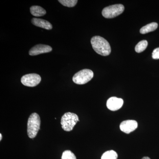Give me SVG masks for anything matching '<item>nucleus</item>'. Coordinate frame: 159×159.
Returning a JSON list of instances; mask_svg holds the SVG:
<instances>
[{"mask_svg": "<svg viewBox=\"0 0 159 159\" xmlns=\"http://www.w3.org/2000/svg\"><path fill=\"white\" fill-rule=\"evenodd\" d=\"M91 44L94 51L102 56H107L111 52V46L107 41L101 36H95L92 38Z\"/></svg>", "mask_w": 159, "mask_h": 159, "instance_id": "1", "label": "nucleus"}, {"mask_svg": "<svg viewBox=\"0 0 159 159\" xmlns=\"http://www.w3.org/2000/svg\"><path fill=\"white\" fill-rule=\"evenodd\" d=\"M40 119L38 114L34 113L30 116L28 121L27 132L29 138L33 139L37 135L40 127Z\"/></svg>", "mask_w": 159, "mask_h": 159, "instance_id": "2", "label": "nucleus"}, {"mask_svg": "<svg viewBox=\"0 0 159 159\" xmlns=\"http://www.w3.org/2000/svg\"><path fill=\"white\" fill-rule=\"evenodd\" d=\"M79 121V118L76 114L67 112L61 117V124L64 130L70 131Z\"/></svg>", "mask_w": 159, "mask_h": 159, "instance_id": "3", "label": "nucleus"}, {"mask_svg": "<svg viewBox=\"0 0 159 159\" xmlns=\"http://www.w3.org/2000/svg\"><path fill=\"white\" fill-rule=\"evenodd\" d=\"M93 76V71L89 69H84L76 73L73 77V80L77 84H85L90 81Z\"/></svg>", "mask_w": 159, "mask_h": 159, "instance_id": "4", "label": "nucleus"}, {"mask_svg": "<svg viewBox=\"0 0 159 159\" xmlns=\"http://www.w3.org/2000/svg\"><path fill=\"white\" fill-rule=\"evenodd\" d=\"M124 6L122 4H116L104 8L102 15L106 18H113L122 14L124 10Z\"/></svg>", "mask_w": 159, "mask_h": 159, "instance_id": "5", "label": "nucleus"}, {"mask_svg": "<svg viewBox=\"0 0 159 159\" xmlns=\"http://www.w3.org/2000/svg\"><path fill=\"white\" fill-rule=\"evenodd\" d=\"M41 80L40 76L36 74H26L22 77L21 82L26 86L33 87L39 84Z\"/></svg>", "mask_w": 159, "mask_h": 159, "instance_id": "6", "label": "nucleus"}, {"mask_svg": "<svg viewBox=\"0 0 159 159\" xmlns=\"http://www.w3.org/2000/svg\"><path fill=\"white\" fill-rule=\"evenodd\" d=\"M138 122L135 120H125L121 122L120 129L123 132L129 134L138 128Z\"/></svg>", "mask_w": 159, "mask_h": 159, "instance_id": "7", "label": "nucleus"}, {"mask_svg": "<svg viewBox=\"0 0 159 159\" xmlns=\"http://www.w3.org/2000/svg\"><path fill=\"white\" fill-rule=\"evenodd\" d=\"M123 104V99L116 97H111L107 102V107L108 109L112 111H116L120 109Z\"/></svg>", "mask_w": 159, "mask_h": 159, "instance_id": "8", "label": "nucleus"}, {"mask_svg": "<svg viewBox=\"0 0 159 159\" xmlns=\"http://www.w3.org/2000/svg\"><path fill=\"white\" fill-rule=\"evenodd\" d=\"M52 48L50 46L43 44L36 45L29 51V54L31 56L49 53L52 51Z\"/></svg>", "mask_w": 159, "mask_h": 159, "instance_id": "9", "label": "nucleus"}, {"mask_svg": "<svg viewBox=\"0 0 159 159\" xmlns=\"http://www.w3.org/2000/svg\"><path fill=\"white\" fill-rule=\"evenodd\" d=\"M31 22L34 25L47 30H51L52 29L51 23L45 20L34 18L31 20Z\"/></svg>", "mask_w": 159, "mask_h": 159, "instance_id": "10", "label": "nucleus"}, {"mask_svg": "<svg viewBox=\"0 0 159 159\" xmlns=\"http://www.w3.org/2000/svg\"><path fill=\"white\" fill-rule=\"evenodd\" d=\"M30 11L32 15L36 17L42 16L46 14V11L42 7L37 6H31Z\"/></svg>", "mask_w": 159, "mask_h": 159, "instance_id": "11", "label": "nucleus"}, {"mask_svg": "<svg viewBox=\"0 0 159 159\" xmlns=\"http://www.w3.org/2000/svg\"><path fill=\"white\" fill-rule=\"evenodd\" d=\"M158 27V24L157 23L152 22L142 27L140 29V32L141 34H145L156 30Z\"/></svg>", "mask_w": 159, "mask_h": 159, "instance_id": "12", "label": "nucleus"}, {"mask_svg": "<svg viewBox=\"0 0 159 159\" xmlns=\"http://www.w3.org/2000/svg\"><path fill=\"white\" fill-rule=\"evenodd\" d=\"M148 44V42L145 40L141 41L140 42L138 43L137 45L136 46L135 48L136 52L139 53L143 52L147 48Z\"/></svg>", "mask_w": 159, "mask_h": 159, "instance_id": "13", "label": "nucleus"}, {"mask_svg": "<svg viewBox=\"0 0 159 159\" xmlns=\"http://www.w3.org/2000/svg\"><path fill=\"white\" fill-rule=\"evenodd\" d=\"M118 154L114 150H109L106 152L102 154L101 159H117Z\"/></svg>", "mask_w": 159, "mask_h": 159, "instance_id": "14", "label": "nucleus"}, {"mask_svg": "<svg viewBox=\"0 0 159 159\" xmlns=\"http://www.w3.org/2000/svg\"><path fill=\"white\" fill-rule=\"evenodd\" d=\"M58 2L63 6L73 7L76 6L78 1L77 0H59Z\"/></svg>", "mask_w": 159, "mask_h": 159, "instance_id": "15", "label": "nucleus"}, {"mask_svg": "<svg viewBox=\"0 0 159 159\" xmlns=\"http://www.w3.org/2000/svg\"><path fill=\"white\" fill-rule=\"evenodd\" d=\"M61 159H77V158L71 151L66 150L63 152Z\"/></svg>", "mask_w": 159, "mask_h": 159, "instance_id": "16", "label": "nucleus"}, {"mask_svg": "<svg viewBox=\"0 0 159 159\" xmlns=\"http://www.w3.org/2000/svg\"><path fill=\"white\" fill-rule=\"evenodd\" d=\"M152 57L154 59H159V48L154 50L152 53Z\"/></svg>", "mask_w": 159, "mask_h": 159, "instance_id": "17", "label": "nucleus"}, {"mask_svg": "<svg viewBox=\"0 0 159 159\" xmlns=\"http://www.w3.org/2000/svg\"><path fill=\"white\" fill-rule=\"evenodd\" d=\"M142 159H150V158L148 157H144L142 158Z\"/></svg>", "mask_w": 159, "mask_h": 159, "instance_id": "18", "label": "nucleus"}, {"mask_svg": "<svg viewBox=\"0 0 159 159\" xmlns=\"http://www.w3.org/2000/svg\"><path fill=\"white\" fill-rule=\"evenodd\" d=\"M2 138V134H0V141H1Z\"/></svg>", "mask_w": 159, "mask_h": 159, "instance_id": "19", "label": "nucleus"}]
</instances>
